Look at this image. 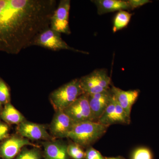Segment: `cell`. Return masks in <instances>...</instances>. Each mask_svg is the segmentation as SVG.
Wrapping results in <instances>:
<instances>
[{"instance_id": "1", "label": "cell", "mask_w": 159, "mask_h": 159, "mask_svg": "<svg viewBox=\"0 0 159 159\" xmlns=\"http://www.w3.org/2000/svg\"><path fill=\"white\" fill-rule=\"evenodd\" d=\"M56 0H0V52L17 54L50 28Z\"/></svg>"}, {"instance_id": "2", "label": "cell", "mask_w": 159, "mask_h": 159, "mask_svg": "<svg viewBox=\"0 0 159 159\" xmlns=\"http://www.w3.org/2000/svg\"><path fill=\"white\" fill-rule=\"evenodd\" d=\"M109 127L95 121L75 123L68 137L81 147H90L105 133Z\"/></svg>"}, {"instance_id": "3", "label": "cell", "mask_w": 159, "mask_h": 159, "mask_svg": "<svg viewBox=\"0 0 159 159\" xmlns=\"http://www.w3.org/2000/svg\"><path fill=\"white\" fill-rule=\"evenodd\" d=\"M83 94L79 79H75L53 91L49 99L55 111H64Z\"/></svg>"}, {"instance_id": "4", "label": "cell", "mask_w": 159, "mask_h": 159, "mask_svg": "<svg viewBox=\"0 0 159 159\" xmlns=\"http://www.w3.org/2000/svg\"><path fill=\"white\" fill-rule=\"evenodd\" d=\"M79 80L84 93L88 95L99 93L111 89V78L104 69L95 70Z\"/></svg>"}, {"instance_id": "5", "label": "cell", "mask_w": 159, "mask_h": 159, "mask_svg": "<svg viewBox=\"0 0 159 159\" xmlns=\"http://www.w3.org/2000/svg\"><path fill=\"white\" fill-rule=\"evenodd\" d=\"M32 46H37L53 51L69 50L74 52L88 54L86 51H80L70 47L62 39L61 33L51 28L46 29L35 38Z\"/></svg>"}, {"instance_id": "6", "label": "cell", "mask_w": 159, "mask_h": 159, "mask_svg": "<svg viewBox=\"0 0 159 159\" xmlns=\"http://www.w3.org/2000/svg\"><path fill=\"white\" fill-rule=\"evenodd\" d=\"M63 111L75 123L86 121H94L89 103L88 95L87 94H82Z\"/></svg>"}, {"instance_id": "7", "label": "cell", "mask_w": 159, "mask_h": 159, "mask_svg": "<svg viewBox=\"0 0 159 159\" xmlns=\"http://www.w3.org/2000/svg\"><path fill=\"white\" fill-rule=\"evenodd\" d=\"M97 122L108 126L114 124H129L130 117L127 116L112 94L110 102Z\"/></svg>"}, {"instance_id": "8", "label": "cell", "mask_w": 159, "mask_h": 159, "mask_svg": "<svg viewBox=\"0 0 159 159\" xmlns=\"http://www.w3.org/2000/svg\"><path fill=\"white\" fill-rule=\"evenodd\" d=\"M70 9V0L60 1L51 17L50 28L61 34H70L71 30L69 25Z\"/></svg>"}, {"instance_id": "9", "label": "cell", "mask_w": 159, "mask_h": 159, "mask_svg": "<svg viewBox=\"0 0 159 159\" xmlns=\"http://www.w3.org/2000/svg\"><path fill=\"white\" fill-rule=\"evenodd\" d=\"M75 124L63 111H56L50 124V132L54 138H68Z\"/></svg>"}, {"instance_id": "10", "label": "cell", "mask_w": 159, "mask_h": 159, "mask_svg": "<svg viewBox=\"0 0 159 159\" xmlns=\"http://www.w3.org/2000/svg\"><path fill=\"white\" fill-rule=\"evenodd\" d=\"M27 145L35 146L29 139L19 135L12 136L6 139L0 145V156L3 159H14L21 150Z\"/></svg>"}, {"instance_id": "11", "label": "cell", "mask_w": 159, "mask_h": 159, "mask_svg": "<svg viewBox=\"0 0 159 159\" xmlns=\"http://www.w3.org/2000/svg\"><path fill=\"white\" fill-rule=\"evenodd\" d=\"M17 131L19 135L29 140H52L44 125L26 120L18 125Z\"/></svg>"}, {"instance_id": "12", "label": "cell", "mask_w": 159, "mask_h": 159, "mask_svg": "<svg viewBox=\"0 0 159 159\" xmlns=\"http://www.w3.org/2000/svg\"><path fill=\"white\" fill-rule=\"evenodd\" d=\"M112 97L111 89L99 93L88 95L89 103L94 121L97 122L105 111Z\"/></svg>"}, {"instance_id": "13", "label": "cell", "mask_w": 159, "mask_h": 159, "mask_svg": "<svg viewBox=\"0 0 159 159\" xmlns=\"http://www.w3.org/2000/svg\"><path fill=\"white\" fill-rule=\"evenodd\" d=\"M111 91L127 116L130 117L132 107L140 94L139 90L124 91L112 85Z\"/></svg>"}, {"instance_id": "14", "label": "cell", "mask_w": 159, "mask_h": 159, "mask_svg": "<svg viewBox=\"0 0 159 159\" xmlns=\"http://www.w3.org/2000/svg\"><path fill=\"white\" fill-rule=\"evenodd\" d=\"M45 159H69L68 145L61 141L50 140L42 143Z\"/></svg>"}, {"instance_id": "15", "label": "cell", "mask_w": 159, "mask_h": 159, "mask_svg": "<svg viewBox=\"0 0 159 159\" xmlns=\"http://www.w3.org/2000/svg\"><path fill=\"white\" fill-rule=\"evenodd\" d=\"M92 2L97 6L99 15L116 11L131 10L128 1L123 0H95Z\"/></svg>"}, {"instance_id": "16", "label": "cell", "mask_w": 159, "mask_h": 159, "mask_svg": "<svg viewBox=\"0 0 159 159\" xmlns=\"http://www.w3.org/2000/svg\"><path fill=\"white\" fill-rule=\"evenodd\" d=\"M3 121L10 124L19 125L26 121L25 118L10 102L7 103L1 113Z\"/></svg>"}, {"instance_id": "17", "label": "cell", "mask_w": 159, "mask_h": 159, "mask_svg": "<svg viewBox=\"0 0 159 159\" xmlns=\"http://www.w3.org/2000/svg\"><path fill=\"white\" fill-rule=\"evenodd\" d=\"M132 14L126 11H118L114 18L113 32L116 33L128 25Z\"/></svg>"}, {"instance_id": "18", "label": "cell", "mask_w": 159, "mask_h": 159, "mask_svg": "<svg viewBox=\"0 0 159 159\" xmlns=\"http://www.w3.org/2000/svg\"><path fill=\"white\" fill-rule=\"evenodd\" d=\"M40 152L37 148H28L24 147L15 159H41Z\"/></svg>"}, {"instance_id": "19", "label": "cell", "mask_w": 159, "mask_h": 159, "mask_svg": "<svg viewBox=\"0 0 159 159\" xmlns=\"http://www.w3.org/2000/svg\"><path fill=\"white\" fill-rule=\"evenodd\" d=\"M130 159H154L153 155L150 148L142 146L134 150L131 155Z\"/></svg>"}, {"instance_id": "20", "label": "cell", "mask_w": 159, "mask_h": 159, "mask_svg": "<svg viewBox=\"0 0 159 159\" xmlns=\"http://www.w3.org/2000/svg\"><path fill=\"white\" fill-rule=\"evenodd\" d=\"M67 151L69 157L72 159H85V152L81 146L74 142L68 145Z\"/></svg>"}, {"instance_id": "21", "label": "cell", "mask_w": 159, "mask_h": 159, "mask_svg": "<svg viewBox=\"0 0 159 159\" xmlns=\"http://www.w3.org/2000/svg\"><path fill=\"white\" fill-rule=\"evenodd\" d=\"M10 94L9 90L6 83L0 78V102L6 105L10 102Z\"/></svg>"}, {"instance_id": "22", "label": "cell", "mask_w": 159, "mask_h": 159, "mask_svg": "<svg viewBox=\"0 0 159 159\" xmlns=\"http://www.w3.org/2000/svg\"><path fill=\"white\" fill-rule=\"evenodd\" d=\"M85 159H104L101 153L95 148L89 147L85 152Z\"/></svg>"}, {"instance_id": "23", "label": "cell", "mask_w": 159, "mask_h": 159, "mask_svg": "<svg viewBox=\"0 0 159 159\" xmlns=\"http://www.w3.org/2000/svg\"><path fill=\"white\" fill-rule=\"evenodd\" d=\"M128 2L130 9L132 10L144 6L145 4L152 2V1L149 0H128Z\"/></svg>"}, {"instance_id": "24", "label": "cell", "mask_w": 159, "mask_h": 159, "mask_svg": "<svg viewBox=\"0 0 159 159\" xmlns=\"http://www.w3.org/2000/svg\"><path fill=\"white\" fill-rule=\"evenodd\" d=\"M9 128L6 123L0 122V141L6 139L9 134Z\"/></svg>"}, {"instance_id": "25", "label": "cell", "mask_w": 159, "mask_h": 159, "mask_svg": "<svg viewBox=\"0 0 159 159\" xmlns=\"http://www.w3.org/2000/svg\"><path fill=\"white\" fill-rule=\"evenodd\" d=\"M125 159L123 158L122 157H105V159Z\"/></svg>"}, {"instance_id": "26", "label": "cell", "mask_w": 159, "mask_h": 159, "mask_svg": "<svg viewBox=\"0 0 159 159\" xmlns=\"http://www.w3.org/2000/svg\"><path fill=\"white\" fill-rule=\"evenodd\" d=\"M2 103L0 102V112H1V110H2Z\"/></svg>"}]
</instances>
